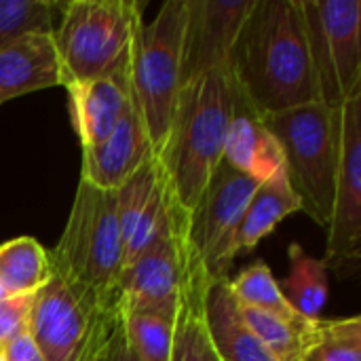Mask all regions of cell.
Returning <instances> with one entry per match:
<instances>
[{"mask_svg":"<svg viewBox=\"0 0 361 361\" xmlns=\"http://www.w3.org/2000/svg\"><path fill=\"white\" fill-rule=\"evenodd\" d=\"M228 70L260 116L317 102L298 0H256L235 42Z\"/></svg>","mask_w":361,"mask_h":361,"instance_id":"1","label":"cell"},{"mask_svg":"<svg viewBox=\"0 0 361 361\" xmlns=\"http://www.w3.org/2000/svg\"><path fill=\"white\" fill-rule=\"evenodd\" d=\"M233 112V74L209 72L180 89L167 142L157 159L167 197L190 216L224 159Z\"/></svg>","mask_w":361,"mask_h":361,"instance_id":"2","label":"cell"},{"mask_svg":"<svg viewBox=\"0 0 361 361\" xmlns=\"http://www.w3.org/2000/svg\"><path fill=\"white\" fill-rule=\"evenodd\" d=\"M49 258L53 273L91 292L116 313L114 288L125 267V241L114 190L78 182L68 222Z\"/></svg>","mask_w":361,"mask_h":361,"instance_id":"3","label":"cell"},{"mask_svg":"<svg viewBox=\"0 0 361 361\" xmlns=\"http://www.w3.org/2000/svg\"><path fill=\"white\" fill-rule=\"evenodd\" d=\"M283 152V167L300 212L328 226L338 167L341 108L313 102L262 116Z\"/></svg>","mask_w":361,"mask_h":361,"instance_id":"4","label":"cell"},{"mask_svg":"<svg viewBox=\"0 0 361 361\" xmlns=\"http://www.w3.org/2000/svg\"><path fill=\"white\" fill-rule=\"evenodd\" d=\"M53 30L63 87L129 70L131 47L142 19L135 0H72L57 4Z\"/></svg>","mask_w":361,"mask_h":361,"instance_id":"5","label":"cell"},{"mask_svg":"<svg viewBox=\"0 0 361 361\" xmlns=\"http://www.w3.org/2000/svg\"><path fill=\"white\" fill-rule=\"evenodd\" d=\"M184 13L186 0H167L152 21H142L137 25L131 47V97L152 157H159L167 142L182 89L180 61Z\"/></svg>","mask_w":361,"mask_h":361,"instance_id":"6","label":"cell"},{"mask_svg":"<svg viewBox=\"0 0 361 361\" xmlns=\"http://www.w3.org/2000/svg\"><path fill=\"white\" fill-rule=\"evenodd\" d=\"M121 319L91 292L59 277L34 294L27 332L44 361H99Z\"/></svg>","mask_w":361,"mask_h":361,"instance_id":"7","label":"cell"},{"mask_svg":"<svg viewBox=\"0 0 361 361\" xmlns=\"http://www.w3.org/2000/svg\"><path fill=\"white\" fill-rule=\"evenodd\" d=\"M319 102L343 108L361 95V2L298 0Z\"/></svg>","mask_w":361,"mask_h":361,"instance_id":"8","label":"cell"},{"mask_svg":"<svg viewBox=\"0 0 361 361\" xmlns=\"http://www.w3.org/2000/svg\"><path fill=\"white\" fill-rule=\"evenodd\" d=\"M212 279L186 241V226H176L123 267L114 288L118 319L142 309L180 307L186 292Z\"/></svg>","mask_w":361,"mask_h":361,"instance_id":"9","label":"cell"},{"mask_svg":"<svg viewBox=\"0 0 361 361\" xmlns=\"http://www.w3.org/2000/svg\"><path fill=\"white\" fill-rule=\"evenodd\" d=\"M258 184L222 159L188 216L186 241L212 279L228 277L235 260L233 241Z\"/></svg>","mask_w":361,"mask_h":361,"instance_id":"10","label":"cell"},{"mask_svg":"<svg viewBox=\"0 0 361 361\" xmlns=\"http://www.w3.org/2000/svg\"><path fill=\"white\" fill-rule=\"evenodd\" d=\"M326 233V267L338 273L355 269L361 256V95L341 108L338 167Z\"/></svg>","mask_w":361,"mask_h":361,"instance_id":"11","label":"cell"},{"mask_svg":"<svg viewBox=\"0 0 361 361\" xmlns=\"http://www.w3.org/2000/svg\"><path fill=\"white\" fill-rule=\"evenodd\" d=\"M256 0H186L180 85L228 66Z\"/></svg>","mask_w":361,"mask_h":361,"instance_id":"12","label":"cell"},{"mask_svg":"<svg viewBox=\"0 0 361 361\" xmlns=\"http://www.w3.org/2000/svg\"><path fill=\"white\" fill-rule=\"evenodd\" d=\"M63 89L70 99L72 127L82 148L104 142L133 104L129 70L70 82Z\"/></svg>","mask_w":361,"mask_h":361,"instance_id":"13","label":"cell"},{"mask_svg":"<svg viewBox=\"0 0 361 361\" xmlns=\"http://www.w3.org/2000/svg\"><path fill=\"white\" fill-rule=\"evenodd\" d=\"M150 157L152 150L144 125L131 104L104 142L82 148L80 180L104 190H116Z\"/></svg>","mask_w":361,"mask_h":361,"instance_id":"14","label":"cell"},{"mask_svg":"<svg viewBox=\"0 0 361 361\" xmlns=\"http://www.w3.org/2000/svg\"><path fill=\"white\" fill-rule=\"evenodd\" d=\"M224 161L256 182L283 169V152L262 116L250 106L233 80V112L224 140Z\"/></svg>","mask_w":361,"mask_h":361,"instance_id":"15","label":"cell"},{"mask_svg":"<svg viewBox=\"0 0 361 361\" xmlns=\"http://www.w3.org/2000/svg\"><path fill=\"white\" fill-rule=\"evenodd\" d=\"M51 87H63L53 34L36 32L0 44V104Z\"/></svg>","mask_w":361,"mask_h":361,"instance_id":"16","label":"cell"},{"mask_svg":"<svg viewBox=\"0 0 361 361\" xmlns=\"http://www.w3.org/2000/svg\"><path fill=\"white\" fill-rule=\"evenodd\" d=\"M228 279H209L203 296V319L216 353L222 361H275L245 322Z\"/></svg>","mask_w":361,"mask_h":361,"instance_id":"17","label":"cell"},{"mask_svg":"<svg viewBox=\"0 0 361 361\" xmlns=\"http://www.w3.org/2000/svg\"><path fill=\"white\" fill-rule=\"evenodd\" d=\"M294 212H300V201L294 195L283 167L269 180L260 182L254 190L233 241L235 256L241 252H252Z\"/></svg>","mask_w":361,"mask_h":361,"instance_id":"18","label":"cell"},{"mask_svg":"<svg viewBox=\"0 0 361 361\" xmlns=\"http://www.w3.org/2000/svg\"><path fill=\"white\" fill-rule=\"evenodd\" d=\"M51 277L49 250L36 239L15 237L0 245V290L4 296H34Z\"/></svg>","mask_w":361,"mask_h":361,"instance_id":"19","label":"cell"},{"mask_svg":"<svg viewBox=\"0 0 361 361\" xmlns=\"http://www.w3.org/2000/svg\"><path fill=\"white\" fill-rule=\"evenodd\" d=\"M180 307L142 309L125 313L118 326L125 347L140 361L171 360Z\"/></svg>","mask_w":361,"mask_h":361,"instance_id":"20","label":"cell"},{"mask_svg":"<svg viewBox=\"0 0 361 361\" xmlns=\"http://www.w3.org/2000/svg\"><path fill=\"white\" fill-rule=\"evenodd\" d=\"M288 258L290 273L283 281H279L283 298L298 315L307 319H319L330 292L326 262L307 254L300 243H292L288 247Z\"/></svg>","mask_w":361,"mask_h":361,"instance_id":"21","label":"cell"},{"mask_svg":"<svg viewBox=\"0 0 361 361\" xmlns=\"http://www.w3.org/2000/svg\"><path fill=\"white\" fill-rule=\"evenodd\" d=\"M245 322L256 332L260 343L267 347L275 361H300L305 351L309 349L315 328L319 319H305V322H288L275 315L241 307Z\"/></svg>","mask_w":361,"mask_h":361,"instance_id":"22","label":"cell"},{"mask_svg":"<svg viewBox=\"0 0 361 361\" xmlns=\"http://www.w3.org/2000/svg\"><path fill=\"white\" fill-rule=\"evenodd\" d=\"M207 283L209 279L197 283L186 292L182 300L169 361H222L212 345L203 319V296Z\"/></svg>","mask_w":361,"mask_h":361,"instance_id":"23","label":"cell"},{"mask_svg":"<svg viewBox=\"0 0 361 361\" xmlns=\"http://www.w3.org/2000/svg\"><path fill=\"white\" fill-rule=\"evenodd\" d=\"M231 290L241 307H250L279 319L288 322H305L307 317L298 315L290 302L283 298L279 290V281L273 277L271 267L264 260H256L247 269H243L237 277L228 279Z\"/></svg>","mask_w":361,"mask_h":361,"instance_id":"24","label":"cell"},{"mask_svg":"<svg viewBox=\"0 0 361 361\" xmlns=\"http://www.w3.org/2000/svg\"><path fill=\"white\" fill-rule=\"evenodd\" d=\"M300 361H361V319L357 315L345 319L317 322L315 336Z\"/></svg>","mask_w":361,"mask_h":361,"instance_id":"25","label":"cell"},{"mask_svg":"<svg viewBox=\"0 0 361 361\" xmlns=\"http://www.w3.org/2000/svg\"><path fill=\"white\" fill-rule=\"evenodd\" d=\"M159 165L157 159L150 157L133 176H129L116 190V218H118V228L123 235V241L131 237L140 216L144 214L148 201L152 199L157 186H159Z\"/></svg>","mask_w":361,"mask_h":361,"instance_id":"26","label":"cell"},{"mask_svg":"<svg viewBox=\"0 0 361 361\" xmlns=\"http://www.w3.org/2000/svg\"><path fill=\"white\" fill-rule=\"evenodd\" d=\"M57 2L0 0V44L25 34H53Z\"/></svg>","mask_w":361,"mask_h":361,"instance_id":"27","label":"cell"},{"mask_svg":"<svg viewBox=\"0 0 361 361\" xmlns=\"http://www.w3.org/2000/svg\"><path fill=\"white\" fill-rule=\"evenodd\" d=\"M34 296L4 298L0 302V343L4 345L19 332L27 330V317Z\"/></svg>","mask_w":361,"mask_h":361,"instance_id":"28","label":"cell"},{"mask_svg":"<svg viewBox=\"0 0 361 361\" xmlns=\"http://www.w3.org/2000/svg\"><path fill=\"white\" fill-rule=\"evenodd\" d=\"M4 361H44V357L32 341L30 332L23 330L4 343Z\"/></svg>","mask_w":361,"mask_h":361,"instance_id":"29","label":"cell"},{"mask_svg":"<svg viewBox=\"0 0 361 361\" xmlns=\"http://www.w3.org/2000/svg\"><path fill=\"white\" fill-rule=\"evenodd\" d=\"M99 361H140L127 347H125V343H123V336H121V330L114 334V338H112V343H110V347L106 349V353H104V357Z\"/></svg>","mask_w":361,"mask_h":361,"instance_id":"30","label":"cell"},{"mask_svg":"<svg viewBox=\"0 0 361 361\" xmlns=\"http://www.w3.org/2000/svg\"><path fill=\"white\" fill-rule=\"evenodd\" d=\"M0 361H4V345L0 343Z\"/></svg>","mask_w":361,"mask_h":361,"instance_id":"31","label":"cell"},{"mask_svg":"<svg viewBox=\"0 0 361 361\" xmlns=\"http://www.w3.org/2000/svg\"><path fill=\"white\" fill-rule=\"evenodd\" d=\"M4 298H8V296H4V292H2V290H0V302H2V300H4Z\"/></svg>","mask_w":361,"mask_h":361,"instance_id":"32","label":"cell"}]
</instances>
